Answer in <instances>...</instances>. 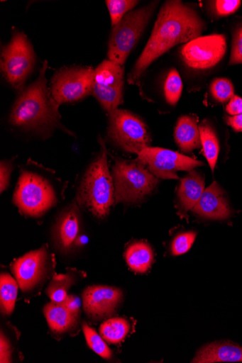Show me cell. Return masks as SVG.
Masks as SVG:
<instances>
[{
	"instance_id": "obj_1",
	"label": "cell",
	"mask_w": 242,
	"mask_h": 363,
	"mask_svg": "<svg viewBox=\"0 0 242 363\" xmlns=\"http://www.w3.org/2000/svg\"><path fill=\"white\" fill-rule=\"evenodd\" d=\"M206 25L193 8L177 0L166 1L158 15L150 40L128 76L134 84L149 66L176 45L199 38Z\"/></svg>"
},
{
	"instance_id": "obj_2",
	"label": "cell",
	"mask_w": 242,
	"mask_h": 363,
	"mask_svg": "<svg viewBox=\"0 0 242 363\" xmlns=\"http://www.w3.org/2000/svg\"><path fill=\"white\" fill-rule=\"evenodd\" d=\"M48 61H45L38 79L18 96L11 112V125L27 130H40L59 124V106L48 86Z\"/></svg>"
},
{
	"instance_id": "obj_3",
	"label": "cell",
	"mask_w": 242,
	"mask_h": 363,
	"mask_svg": "<svg viewBox=\"0 0 242 363\" xmlns=\"http://www.w3.org/2000/svg\"><path fill=\"white\" fill-rule=\"evenodd\" d=\"M100 142V154L85 174L78 193L79 204L99 218L106 217L109 213L116 201L114 179L109 169L107 150L105 143Z\"/></svg>"
},
{
	"instance_id": "obj_4",
	"label": "cell",
	"mask_w": 242,
	"mask_h": 363,
	"mask_svg": "<svg viewBox=\"0 0 242 363\" xmlns=\"http://www.w3.org/2000/svg\"><path fill=\"white\" fill-rule=\"evenodd\" d=\"M158 2L130 11L114 27L109 43V60L123 66L150 21Z\"/></svg>"
},
{
	"instance_id": "obj_5",
	"label": "cell",
	"mask_w": 242,
	"mask_h": 363,
	"mask_svg": "<svg viewBox=\"0 0 242 363\" xmlns=\"http://www.w3.org/2000/svg\"><path fill=\"white\" fill-rule=\"evenodd\" d=\"M113 177L116 203L141 201L154 190L158 182L157 177L138 160H116Z\"/></svg>"
},
{
	"instance_id": "obj_6",
	"label": "cell",
	"mask_w": 242,
	"mask_h": 363,
	"mask_svg": "<svg viewBox=\"0 0 242 363\" xmlns=\"http://www.w3.org/2000/svg\"><path fill=\"white\" fill-rule=\"evenodd\" d=\"M13 201L30 216H40L53 207L57 197L51 184L42 176L24 172L19 179Z\"/></svg>"
},
{
	"instance_id": "obj_7",
	"label": "cell",
	"mask_w": 242,
	"mask_h": 363,
	"mask_svg": "<svg viewBox=\"0 0 242 363\" xmlns=\"http://www.w3.org/2000/svg\"><path fill=\"white\" fill-rule=\"evenodd\" d=\"M35 65V53L23 32L15 30L11 42L4 47L1 72L15 89L23 87Z\"/></svg>"
},
{
	"instance_id": "obj_8",
	"label": "cell",
	"mask_w": 242,
	"mask_h": 363,
	"mask_svg": "<svg viewBox=\"0 0 242 363\" xmlns=\"http://www.w3.org/2000/svg\"><path fill=\"white\" fill-rule=\"evenodd\" d=\"M109 136L122 150L137 155L150 143L145 123L126 110L116 109L109 113Z\"/></svg>"
},
{
	"instance_id": "obj_9",
	"label": "cell",
	"mask_w": 242,
	"mask_h": 363,
	"mask_svg": "<svg viewBox=\"0 0 242 363\" xmlns=\"http://www.w3.org/2000/svg\"><path fill=\"white\" fill-rule=\"evenodd\" d=\"M94 70L89 67L64 68L53 76L50 91L56 104L72 103L82 100L92 93Z\"/></svg>"
},
{
	"instance_id": "obj_10",
	"label": "cell",
	"mask_w": 242,
	"mask_h": 363,
	"mask_svg": "<svg viewBox=\"0 0 242 363\" xmlns=\"http://www.w3.org/2000/svg\"><path fill=\"white\" fill-rule=\"evenodd\" d=\"M123 66L104 60L94 70L92 94L109 113L123 102Z\"/></svg>"
},
{
	"instance_id": "obj_11",
	"label": "cell",
	"mask_w": 242,
	"mask_h": 363,
	"mask_svg": "<svg viewBox=\"0 0 242 363\" xmlns=\"http://www.w3.org/2000/svg\"><path fill=\"white\" fill-rule=\"evenodd\" d=\"M137 160L148 166L155 177L163 179H177L178 172L203 166L201 161L159 147H145L138 155Z\"/></svg>"
},
{
	"instance_id": "obj_12",
	"label": "cell",
	"mask_w": 242,
	"mask_h": 363,
	"mask_svg": "<svg viewBox=\"0 0 242 363\" xmlns=\"http://www.w3.org/2000/svg\"><path fill=\"white\" fill-rule=\"evenodd\" d=\"M227 44L223 35L197 38L185 44L181 56L189 68L202 71L214 67L226 55Z\"/></svg>"
},
{
	"instance_id": "obj_13",
	"label": "cell",
	"mask_w": 242,
	"mask_h": 363,
	"mask_svg": "<svg viewBox=\"0 0 242 363\" xmlns=\"http://www.w3.org/2000/svg\"><path fill=\"white\" fill-rule=\"evenodd\" d=\"M51 259L46 246L28 252L16 259L11 271L24 293H29L39 287L51 272Z\"/></svg>"
},
{
	"instance_id": "obj_14",
	"label": "cell",
	"mask_w": 242,
	"mask_h": 363,
	"mask_svg": "<svg viewBox=\"0 0 242 363\" xmlns=\"http://www.w3.org/2000/svg\"><path fill=\"white\" fill-rule=\"evenodd\" d=\"M122 300V291L108 286H91L82 294L84 310L96 322L114 315Z\"/></svg>"
},
{
	"instance_id": "obj_15",
	"label": "cell",
	"mask_w": 242,
	"mask_h": 363,
	"mask_svg": "<svg viewBox=\"0 0 242 363\" xmlns=\"http://www.w3.org/2000/svg\"><path fill=\"white\" fill-rule=\"evenodd\" d=\"M194 213L206 218L224 220L231 215V209L224 193L216 182L204 189Z\"/></svg>"
},
{
	"instance_id": "obj_16",
	"label": "cell",
	"mask_w": 242,
	"mask_h": 363,
	"mask_svg": "<svg viewBox=\"0 0 242 363\" xmlns=\"http://www.w3.org/2000/svg\"><path fill=\"white\" fill-rule=\"evenodd\" d=\"M80 223L76 206L65 211L58 218L55 228V240L58 247L63 251L70 250L75 245L79 237Z\"/></svg>"
},
{
	"instance_id": "obj_17",
	"label": "cell",
	"mask_w": 242,
	"mask_h": 363,
	"mask_svg": "<svg viewBox=\"0 0 242 363\" xmlns=\"http://www.w3.org/2000/svg\"><path fill=\"white\" fill-rule=\"evenodd\" d=\"M192 362H242V347L231 342H217L203 347Z\"/></svg>"
},
{
	"instance_id": "obj_18",
	"label": "cell",
	"mask_w": 242,
	"mask_h": 363,
	"mask_svg": "<svg viewBox=\"0 0 242 363\" xmlns=\"http://www.w3.org/2000/svg\"><path fill=\"white\" fill-rule=\"evenodd\" d=\"M44 313L51 331L55 334L70 333L78 325L79 318L69 311L64 304L51 302L45 307Z\"/></svg>"
},
{
	"instance_id": "obj_19",
	"label": "cell",
	"mask_w": 242,
	"mask_h": 363,
	"mask_svg": "<svg viewBox=\"0 0 242 363\" xmlns=\"http://www.w3.org/2000/svg\"><path fill=\"white\" fill-rule=\"evenodd\" d=\"M175 138L177 144L185 152H190L199 147L200 132L197 118L192 116L181 117L175 128Z\"/></svg>"
},
{
	"instance_id": "obj_20",
	"label": "cell",
	"mask_w": 242,
	"mask_h": 363,
	"mask_svg": "<svg viewBox=\"0 0 242 363\" xmlns=\"http://www.w3.org/2000/svg\"><path fill=\"white\" fill-rule=\"evenodd\" d=\"M204 191V181L203 177L192 170L182 180L179 191V202L182 208L187 212L192 210L198 203Z\"/></svg>"
},
{
	"instance_id": "obj_21",
	"label": "cell",
	"mask_w": 242,
	"mask_h": 363,
	"mask_svg": "<svg viewBox=\"0 0 242 363\" xmlns=\"http://www.w3.org/2000/svg\"><path fill=\"white\" fill-rule=\"evenodd\" d=\"M125 257L129 268L138 274L148 272L154 262L153 249L142 241L131 244L126 250Z\"/></svg>"
},
{
	"instance_id": "obj_22",
	"label": "cell",
	"mask_w": 242,
	"mask_h": 363,
	"mask_svg": "<svg viewBox=\"0 0 242 363\" xmlns=\"http://www.w3.org/2000/svg\"><path fill=\"white\" fill-rule=\"evenodd\" d=\"M199 128L203 155L214 172L220 152L219 139L214 129L210 124L203 123L199 126Z\"/></svg>"
},
{
	"instance_id": "obj_23",
	"label": "cell",
	"mask_w": 242,
	"mask_h": 363,
	"mask_svg": "<svg viewBox=\"0 0 242 363\" xmlns=\"http://www.w3.org/2000/svg\"><path fill=\"white\" fill-rule=\"evenodd\" d=\"M128 321L123 318H112L101 323L99 333L107 342L113 345L121 343L130 332Z\"/></svg>"
},
{
	"instance_id": "obj_24",
	"label": "cell",
	"mask_w": 242,
	"mask_h": 363,
	"mask_svg": "<svg viewBox=\"0 0 242 363\" xmlns=\"http://www.w3.org/2000/svg\"><path fill=\"white\" fill-rule=\"evenodd\" d=\"M75 274L72 272L54 275L46 290L51 301L63 304L67 298L69 289L75 284Z\"/></svg>"
},
{
	"instance_id": "obj_25",
	"label": "cell",
	"mask_w": 242,
	"mask_h": 363,
	"mask_svg": "<svg viewBox=\"0 0 242 363\" xmlns=\"http://www.w3.org/2000/svg\"><path fill=\"white\" fill-rule=\"evenodd\" d=\"M0 280L1 311L6 315H11L15 309L19 285L16 279L6 273L1 274Z\"/></svg>"
},
{
	"instance_id": "obj_26",
	"label": "cell",
	"mask_w": 242,
	"mask_h": 363,
	"mask_svg": "<svg viewBox=\"0 0 242 363\" xmlns=\"http://www.w3.org/2000/svg\"><path fill=\"white\" fill-rule=\"evenodd\" d=\"M82 329L89 347L103 359H111L113 353L106 343V340L101 335H99L87 323H83Z\"/></svg>"
},
{
	"instance_id": "obj_27",
	"label": "cell",
	"mask_w": 242,
	"mask_h": 363,
	"mask_svg": "<svg viewBox=\"0 0 242 363\" xmlns=\"http://www.w3.org/2000/svg\"><path fill=\"white\" fill-rule=\"evenodd\" d=\"M164 91L167 102L170 106L177 105L182 94L183 83L179 72L176 69H172L168 73Z\"/></svg>"
},
{
	"instance_id": "obj_28",
	"label": "cell",
	"mask_w": 242,
	"mask_h": 363,
	"mask_svg": "<svg viewBox=\"0 0 242 363\" xmlns=\"http://www.w3.org/2000/svg\"><path fill=\"white\" fill-rule=\"evenodd\" d=\"M106 3L114 27L123 18L127 13H128L139 4L135 0H107Z\"/></svg>"
},
{
	"instance_id": "obj_29",
	"label": "cell",
	"mask_w": 242,
	"mask_h": 363,
	"mask_svg": "<svg viewBox=\"0 0 242 363\" xmlns=\"http://www.w3.org/2000/svg\"><path fill=\"white\" fill-rule=\"evenodd\" d=\"M211 92L216 101L224 104L234 96V87L229 79L219 78L212 82Z\"/></svg>"
},
{
	"instance_id": "obj_30",
	"label": "cell",
	"mask_w": 242,
	"mask_h": 363,
	"mask_svg": "<svg viewBox=\"0 0 242 363\" xmlns=\"http://www.w3.org/2000/svg\"><path fill=\"white\" fill-rule=\"evenodd\" d=\"M196 236V233L193 232L179 235L172 241L171 245L172 254L178 256L187 253L193 245Z\"/></svg>"
},
{
	"instance_id": "obj_31",
	"label": "cell",
	"mask_w": 242,
	"mask_h": 363,
	"mask_svg": "<svg viewBox=\"0 0 242 363\" xmlns=\"http://www.w3.org/2000/svg\"><path fill=\"white\" fill-rule=\"evenodd\" d=\"M214 13L219 17H226L236 13L241 5L239 0H218L210 2Z\"/></svg>"
},
{
	"instance_id": "obj_32",
	"label": "cell",
	"mask_w": 242,
	"mask_h": 363,
	"mask_svg": "<svg viewBox=\"0 0 242 363\" xmlns=\"http://www.w3.org/2000/svg\"><path fill=\"white\" fill-rule=\"evenodd\" d=\"M242 64V23L235 29L233 35L229 65Z\"/></svg>"
},
{
	"instance_id": "obj_33",
	"label": "cell",
	"mask_w": 242,
	"mask_h": 363,
	"mask_svg": "<svg viewBox=\"0 0 242 363\" xmlns=\"http://www.w3.org/2000/svg\"><path fill=\"white\" fill-rule=\"evenodd\" d=\"M63 304L69 311L79 318L81 307L83 302L82 303L79 296L75 295H68Z\"/></svg>"
},
{
	"instance_id": "obj_34",
	"label": "cell",
	"mask_w": 242,
	"mask_h": 363,
	"mask_svg": "<svg viewBox=\"0 0 242 363\" xmlns=\"http://www.w3.org/2000/svg\"><path fill=\"white\" fill-rule=\"evenodd\" d=\"M226 111L231 116L242 114V98L234 95L226 106Z\"/></svg>"
},
{
	"instance_id": "obj_35",
	"label": "cell",
	"mask_w": 242,
	"mask_h": 363,
	"mask_svg": "<svg viewBox=\"0 0 242 363\" xmlns=\"http://www.w3.org/2000/svg\"><path fill=\"white\" fill-rule=\"evenodd\" d=\"M1 362H10L11 361L12 349L10 341L4 334H1Z\"/></svg>"
},
{
	"instance_id": "obj_36",
	"label": "cell",
	"mask_w": 242,
	"mask_h": 363,
	"mask_svg": "<svg viewBox=\"0 0 242 363\" xmlns=\"http://www.w3.org/2000/svg\"><path fill=\"white\" fill-rule=\"evenodd\" d=\"M11 170V163L1 162V192L6 190L9 186Z\"/></svg>"
},
{
	"instance_id": "obj_37",
	"label": "cell",
	"mask_w": 242,
	"mask_h": 363,
	"mask_svg": "<svg viewBox=\"0 0 242 363\" xmlns=\"http://www.w3.org/2000/svg\"><path fill=\"white\" fill-rule=\"evenodd\" d=\"M226 121L234 130L242 132V114L226 117Z\"/></svg>"
},
{
	"instance_id": "obj_38",
	"label": "cell",
	"mask_w": 242,
	"mask_h": 363,
	"mask_svg": "<svg viewBox=\"0 0 242 363\" xmlns=\"http://www.w3.org/2000/svg\"><path fill=\"white\" fill-rule=\"evenodd\" d=\"M87 242V238L85 236H80L77 238L75 246H82Z\"/></svg>"
}]
</instances>
